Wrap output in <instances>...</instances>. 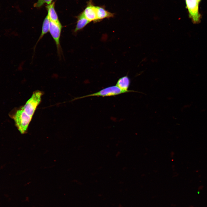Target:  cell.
I'll list each match as a JSON object with an SVG mask.
<instances>
[{"label": "cell", "instance_id": "6da1fadb", "mask_svg": "<svg viewBox=\"0 0 207 207\" xmlns=\"http://www.w3.org/2000/svg\"><path fill=\"white\" fill-rule=\"evenodd\" d=\"M13 118L16 126L20 133L22 134L26 133L32 117L21 108L16 111Z\"/></svg>", "mask_w": 207, "mask_h": 207}, {"label": "cell", "instance_id": "7a4b0ae2", "mask_svg": "<svg viewBox=\"0 0 207 207\" xmlns=\"http://www.w3.org/2000/svg\"><path fill=\"white\" fill-rule=\"evenodd\" d=\"M42 94V93L40 91L34 92L30 98L21 108L27 114L32 117L41 101Z\"/></svg>", "mask_w": 207, "mask_h": 207}, {"label": "cell", "instance_id": "3957f363", "mask_svg": "<svg viewBox=\"0 0 207 207\" xmlns=\"http://www.w3.org/2000/svg\"><path fill=\"white\" fill-rule=\"evenodd\" d=\"M201 0H185L189 18L193 23L198 24L200 22L201 16L199 12V5Z\"/></svg>", "mask_w": 207, "mask_h": 207}, {"label": "cell", "instance_id": "277c9868", "mask_svg": "<svg viewBox=\"0 0 207 207\" xmlns=\"http://www.w3.org/2000/svg\"><path fill=\"white\" fill-rule=\"evenodd\" d=\"M127 93L116 85L107 87L97 92L86 95L79 97L82 98L92 96H101L102 97L115 96L121 94Z\"/></svg>", "mask_w": 207, "mask_h": 207}, {"label": "cell", "instance_id": "5b68a950", "mask_svg": "<svg viewBox=\"0 0 207 207\" xmlns=\"http://www.w3.org/2000/svg\"><path fill=\"white\" fill-rule=\"evenodd\" d=\"M62 28V26L60 21L50 20L49 32L55 42L58 52L61 49L60 38Z\"/></svg>", "mask_w": 207, "mask_h": 207}, {"label": "cell", "instance_id": "8992f818", "mask_svg": "<svg viewBox=\"0 0 207 207\" xmlns=\"http://www.w3.org/2000/svg\"><path fill=\"white\" fill-rule=\"evenodd\" d=\"M85 17L90 22H97L96 6L94 5L91 2L89 1L82 12Z\"/></svg>", "mask_w": 207, "mask_h": 207}, {"label": "cell", "instance_id": "52a82bcc", "mask_svg": "<svg viewBox=\"0 0 207 207\" xmlns=\"http://www.w3.org/2000/svg\"><path fill=\"white\" fill-rule=\"evenodd\" d=\"M131 83L129 78L127 75L123 76L119 78L118 80L116 85L121 89L126 91L127 93L130 92H137L133 90H129V88Z\"/></svg>", "mask_w": 207, "mask_h": 207}, {"label": "cell", "instance_id": "ba28073f", "mask_svg": "<svg viewBox=\"0 0 207 207\" xmlns=\"http://www.w3.org/2000/svg\"><path fill=\"white\" fill-rule=\"evenodd\" d=\"M97 22L105 18H113L114 14L107 11L103 7L96 6Z\"/></svg>", "mask_w": 207, "mask_h": 207}, {"label": "cell", "instance_id": "9c48e42d", "mask_svg": "<svg viewBox=\"0 0 207 207\" xmlns=\"http://www.w3.org/2000/svg\"><path fill=\"white\" fill-rule=\"evenodd\" d=\"M77 18L76 24L74 30L75 33L83 29L90 22L85 17L83 12L77 16Z\"/></svg>", "mask_w": 207, "mask_h": 207}, {"label": "cell", "instance_id": "30bf717a", "mask_svg": "<svg viewBox=\"0 0 207 207\" xmlns=\"http://www.w3.org/2000/svg\"><path fill=\"white\" fill-rule=\"evenodd\" d=\"M54 2L47 4L46 8L48 11V16L50 21L59 22L58 16L54 8Z\"/></svg>", "mask_w": 207, "mask_h": 207}, {"label": "cell", "instance_id": "8fae6325", "mask_svg": "<svg viewBox=\"0 0 207 207\" xmlns=\"http://www.w3.org/2000/svg\"><path fill=\"white\" fill-rule=\"evenodd\" d=\"M50 20L47 15L45 18L42 25L41 34L37 41V43L42 38L44 35L49 31Z\"/></svg>", "mask_w": 207, "mask_h": 207}, {"label": "cell", "instance_id": "7c38bea8", "mask_svg": "<svg viewBox=\"0 0 207 207\" xmlns=\"http://www.w3.org/2000/svg\"><path fill=\"white\" fill-rule=\"evenodd\" d=\"M53 0H38L34 6L35 7H39L42 6L44 4L46 3L49 4L51 3Z\"/></svg>", "mask_w": 207, "mask_h": 207}]
</instances>
